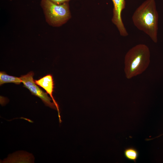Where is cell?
Wrapping results in <instances>:
<instances>
[{
  "label": "cell",
  "mask_w": 163,
  "mask_h": 163,
  "mask_svg": "<svg viewBox=\"0 0 163 163\" xmlns=\"http://www.w3.org/2000/svg\"><path fill=\"white\" fill-rule=\"evenodd\" d=\"M58 5L66 2H69L71 0H48Z\"/></svg>",
  "instance_id": "obj_9"
},
{
  "label": "cell",
  "mask_w": 163,
  "mask_h": 163,
  "mask_svg": "<svg viewBox=\"0 0 163 163\" xmlns=\"http://www.w3.org/2000/svg\"><path fill=\"white\" fill-rule=\"evenodd\" d=\"M34 75L33 72H30L20 77L24 86L27 88L32 94L40 98L46 106L56 110L55 105L51 102L52 99L47 94L44 92L35 83L33 79Z\"/></svg>",
  "instance_id": "obj_4"
},
{
  "label": "cell",
  "mask_w": 163,
  "mask_h": 163,
  "mask_svg": "<svg viewBox=\"0 0 163 163\" xmlns=\"http://www.w3.org/2000/svg\"><path fill=\"white\" fill-rule=\"evenodd\" d=\"M112 0L113 5L112 22L117 27L120 35L126 36L128 34L122 21L121 15L122 11L125 8V0Z\"/></svg>",
  "instance_id": "obj_5"
},
{
  "label": "cell",
  "mask_w": 163,
  "mask_h": 163,
  "mask_svg": "<svg viewBox=\"0 0 163 163\" xmlns=\"http://www.w3.org/2000/svg\"><path fill=\"white\" fill-rule=\"evenodd\" d=\"M158 18L155 0H146L135 10L132 20L137 29L143 32L154 42L156 43Z\"/></svg>",
  "instance_id": "obj_1"
},
{
  "label": "cell",
  "mask_w": 163,
  "mask_h": 163,
  "mask_svg": "<svg viewBox=\"0 0 163 163\" xmlns=\"http://www.w3.org/2000/svg\"><path fill=\"white\" fill-rule=\"evenodd\" d=\"M34 82L37 85L44 89L46 93L50 95L56 107L58 113L59 122L60 123L62 120L61 119L59 107L53 95L54 91V83L52 75L50 74L46 75L38 80H34Z\"/></svg>",
  "instance_id": "obj_6"
},
{
  "label": "cell",
  "mask_w": 163,
  "mask_h": 163,
  "mask_svg": "<svg viewBox=\"0 0 163 163\" xmlns=\"http://www.w3.org/2000/svg\"><path fill=\"white\" fill-rule=\"evenodd\" d=\"M124 155L128 159L136 162L139 156V152L135 148L130 147L125 149Z\"/></svg>",
  "instance_id": "obj_8"
},
{
  "label": "cell",
  "mask_w": 163,
  "mask_h": 163,
  "mask_svg": "<svg viewBox=\"0 0 163 163\" xmlns=\"http://www.w3.org/2000/svg\"><path fill=\"white\" fill-rule=\"evenodd\" d=\"M40 5L46 22L50 26L59 27L70 18L69 2L58 5L48 0H41Z\"/></svg>",
  "instance_id": "obj_3"
},
{
  "label": "cell",
  "mask_w": 163,
  "mask_h": 163,
  "mask_svg": "<svg viewBox=\"0 0 163 163\" xmlns=\"http://www.w3.org/2000/svg\"><path fill=\"white\" fill-rule=\"evenodd\" d=\"M21 82V80L20 77L9 75L4 72H0V85L8 83H13L16 84H19Z\"/></svg>",
  "instance_id": "obj_7"
},
{
  "label": "cell",
  "mask_w": 163,
  "mask_h": 163,
  "mask_svg": "<svg viewBox=\"0 0 163 163\" xmlns=\"http://www.w3.org/2000/svg\"><path fill=\"white\" fill-rule=\"evenodd\" d=\"M150 52L145 44H139L130 49L126 54L124 59V72L128 79L140 74L149 66Z\"/></svg>",
  "instance_id": "obj_2"
}]
</instances>
